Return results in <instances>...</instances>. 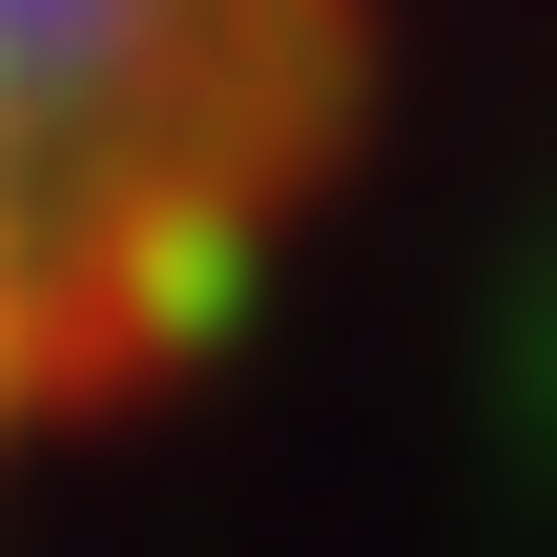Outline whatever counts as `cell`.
<instances>
[{
	"mask_svg": "<svg viewBox=\"0 0 557 557\" xmlns=\"http://www.w3.org/2000/svg\"><path fill=\"white\" fill-rule=\"evenodd\" d=\"M372 124V0H0V537L289 269Z\"/></svg>",
	"mask_w": 557,
	"mask_h": 557,
	"instance_id": "6da1fadb",
	"label": "cell"
}]
</instances>
